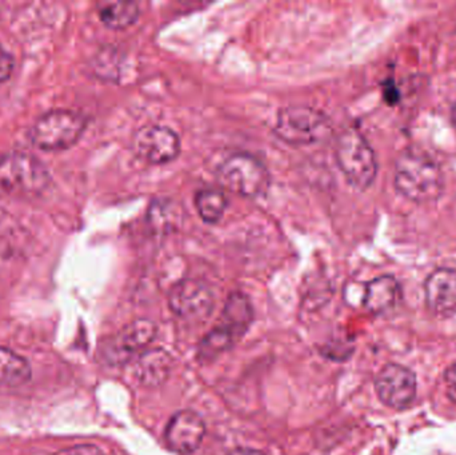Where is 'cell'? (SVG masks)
Segmentation results:
<instances>
[{
  "label": "cell",
  "mask_w": 456,
  "mask_h": 455,
  "mask_svg": "<svg viewBox=\"0 0 456 455\" xmlns=\"http://www.w3.org/2000/svg\"><path fill=\"white\" fill-rule=\"evenodd\" d=\"M157 337V326L149 320L134 321L117 336L104 342L101 357L107 365L123 366L133 360L134 355L147 349Z\"/></svg>",
  "instance_id": "52a82bcc"
},
{
  "label": "cell",
  "mask_w": 456,
  "mask_h": 455,
  "mask_svg": "<svg viewBox=\"0 0 456 455\" xmlns=\"http://www.w3.org/2000/svg\"><path fill=\"white\" fill-rule=\"evenodd\" d=\"M395 187L411 202H434L444 194V173L425 152L406 150L395 163Z\"/></svg>",
  "instance_id": "6da1fadb"
},
{
  "label": "cell",
  "mask_w": 456,
  "mask_h": 455,
  "mask_svg": "<svg viewBox=\"0 0 456 455\" xmlns=\"http://www.w3.org/2000/svg\"><path fill=\"white\" fill-rule=\"evenodd\" d=\"M383 95H385L386 102L390 104L398 103L399 101V90L396 87L394 80H387L383 85Z\"/></svg>",
  "instance_id": "603a6c76"
},
{
  "label": "cell",
  "mask_w": 456,
  "mask_h": 455,
  "mask_svg": "<svg viewBox=\"0 0 456 455\" xmlns=\"http://www.w3.org/2000/svg\"><path fill=\"white\" fill-rule=\"evenodd\" d=\"M218 179L224 189L241 197H259L270 186V174L265 166L246 152L230 155L219 166Z\"/></svg>",
  "instance_id": "8992f818"
},
{
  "label": "cell",
  "mask_w": 456,
  "mask_h": 455,
  "mask_svg": "<svg viewBox=\"0 0 456 455\" xmlns=\"http://www.w3.org/2000/svg\"><path fill=\"white\" fill-rule=\"evenodd\" d=\"M13 67H15V59L12 53L0 45V83L5 82L11 77Z\"/></svg>",
  "instance_id": "ffe728a7"
},
{
  "label": "cell",
  "mask_w": 456,
  "mask_h": 455,
  "mask_svg": "<svg viewBox=\"0 0 456 455\" xmlns=\"http://www.w3.org/2000/svg\"><path fill=\"white\" fill-rule=\"evenodd\" d=\"M51 176L45 163L26 151L5 152L0 157V192L15 198L42 194Z\"/></svg>",
  "instance_id": "7a4b0ae2"
},
{
  "label": "cell",
  "mask_w": 456,
  "mask_h": 455,
  "mask_svg": "<svg viewBox=\"0 0 456 455\" xmlns=\"http://www.w3.org/2000/svg\"><path fill=\"white\" fill-rule=\"evenodd\" d=\"M206 435L205 421L194 411H179L166 427V443L178 454H191L200 448Z\"/></svg>",
  "instance_id": "8fae6325"
},
{
  "label": "cell",
  "mask_w": 456,
  "mask_h": 455,
  "mask_svg": "<svg viewBox=\"0 0 456 455\" xmlns=\"http://www.w3.org/2000/svg\"><path fill=\"white\" fill-rule=\"evenodd\" d=\"M335 158L347 181L359 190L371 186L378 174L374 150L356 128H347L337 139Z\"/></svg>",
  "instance_id": "3957f363"
},
{
  "label": "cell",
  "mask_w": 456,
  "mask_h": 455,
  "mask_svg": "<svg viewBox=\"0 0 456 455\" xmlns=\"http://www.w3.org/2000/svg\"><path fill=\"white\" fill-rule=\"evenodd\" d=\"M195 206L200 218L208 223H216L224 216L227 199L224 192L216 189H203L195 195Z\"/></svg>",
  "instance_id": "d6986e66"
},
{
  "label": "cell",
  "mask_w": 456,
  "mask_h": 455,
  "mask_svg": "<svg viewBox=\"0 0 456 455\" xmlns=\"http://www.w3.org/2000/svg\"><path fill=\"white\" fill-rule=\"evenodd\" d=\"M5 216V206L4 203L2 202V199H0V223H2L3 219H4Z\"/></svg>",
  "instance_id": "d4e9b609"
},
{
  "label": "cell",
  "mask_w": 456,
  "mask_h": 455,
  "mask_svg": "<svg viewBox=\"0 0 456 455\" xmlns=\"http://www.w3.org/2000/svg\"><path fill=\"white\" fill-rule=\"evenodd\" d=\"M331 133L330 118L313 107H286L276 117L275 134L287 143H316L329 138Z\"/></svg>",
  "instance_id": "5b68a950"
},
{
  "label": "cell",
  "mask_w": 456,
  "mask_h": 455,
  "mask_svg": "<svg viewBox=\"0 0 456 455\" xmlns=\"http://www.w3.org/2000/svg\"><path fill=\"white\" fill-rule=\"evenodd\" d=\"M139 12L141 11L135 2H109L99 7L101 20L112 29L126 28L135 23Z\"/></svg>",
  "instance_id": "ac0fdd59"
},
{
  "label": "cell",
  "mask_w": 456,
  "mask_h": 455,
  "mask_svg": "<svg viewBox=\"0 0 456 455\" xmlns=\"http://www.w3.org/2000/svg\"><path fill=\"white\" fill-rule=\"evenodd\" d=\"M86 128V119L72 110H51L37 118L31 128V141L43 151H61L77 143Z\"/></svg>",
  "instance_id": "277c9868"
},
{
  "label": "cell",
  "mask_w": 456,
  "mask_h": 455,
  "mask_svg": "<svg viewBox=\"0 0 456 455\" xmlns=\"http://www.w3.org/2000/svg\"><path fill=\"white\" fill-rule=\"evenodd\" d=\"M402 290L398 280L391 275L375 278L367 283L363 306L372 314H383L401 301Z\"/></svg>",
  "instance_id": "5bb4252c"
},
{
  "label": "cell",
  "mask_w": 456,
  "mask_h": 455,
  "mask_svg": "<svg viewBox=\"0 0 456 455\" xmlns=\"http://www.w3.org/2000/svg\"><path fill=\"white\" fill-rule=\"evenodd\" d=\"M134 147L139 157L155 165L171 162L181 152V139L175 131L163 126H146L135 134Z\"/></svg>",
  "instance_id": "30bf717a"
},
{
  "label": "cell",
  "mask_w": 456,
  "mask_h": 455,
  "mask_svg": "<svg viewBox=\"0 0 456 455\" xmlns=\"http://www.w3.org/2000/svg\"><path fill=\"white\" fill-rule=\"evenodd\" d=\"M426 304L433 314L452 317L456 313V270H434L425 283Z\"/></svg>",
  "instance_id": "7c38bea8"
},
{
  "label": "cell",
  "mask_w": 456,
  "mask_h": 455,
  "mask_svg": "<svg viewBox=\"0 0 456 455\" xmlns=\"http://www.w3.org/2000/svg\"><path fill=\"white\" fill-rule=\"evenodd\" d=\"M452 123H454L455 127H456V102H455L454 106H452Z\"/></svg>",
  "instance_id": "484cf974"
},
{
  "label": "cell",
  "mask_w": 456,
  "mask_h": 455,
  "mask_svg": "<svg viewBox=\"0 0 456 455\" xmlns=\"http://www.w3.org/2000/svg\"><path fill=\"white\" fill-rule=\"evenodd\" d=\"M375 389L386 406L394 410H404L417 397V378L410 369L390 363L378 374Z\"/></svg>",
  "instance_id": "9c48e42d"
},
{
  "label": "cell",
  "mask_w": 456,
  "mask_h": 455,
  "mask_svg": "<svg viewBox=\"0 0 456 455\" xmlns=\"http://www.w3.org/2000/svg\"><path fill=\"white\" fill-rule=\"evenodd\" d=\"M444 384H446V392L450 400L456 403V363L450 366L444 373Z\"/></svg>",
  "instance_id": "7402d4cb"
},
{
  "label": "cell",
  "mask_w": 456,
  "mask_h": 455,
  "mask_svg": "<svg viewBox=\"0 0 456 455\" xmlns=\"http://www.w3.org/2000/svg\"><path fill=\"white\" fill-rule=\"evenodd\" d=\"M168 305L174 314L182 320L200 321L211 314L216 299L206 283L197 280H184L171 288Z\"/></svg>",
  "instance_id": "ba28073f"
},
{
  "label": "cell",
  "mask_w": 456,
  "mask_h": 455,
  "mask_svg": "<svg viewBox=\"0 0 456 455\" xmlns=\"http://www.w3.org/2000/svg\"><path fill=\"white\" fill-rule=\"evenodd\" d=\"M31 379V366L26 358L0 346V386L19 387Z\"/></svg>",
  "instance_id": "9a60e30c"
},
{
  "label": "cell",
  "mask_w": 456,
  "mask_h": 455,
  "mask_svg": "<svg viewBox=\"0 0 456 455\" xmlns=\"http://www.w3.org/2000/svg\"><path fill=\"white\" fill-rule=\"evenodd\" d=\"M173 366V357L165 349L144 350L136 360L134 376L143 386L157 387L168 378Z\"/></svg>",
  "instance_id": "4fadbf2b"
},
{
  "label": "cell",
  "mask_w": 456,
  "mask_h": 455,
  "mask_svg": "<svg viewBox=\"0 0 456 455\" xmlns=\"http://www.w3.org/2000/svg\"><path fill=\"white\" fill-rule=\"evenodd\" d=\"M53 455H106L95 445H77L63 449Z\"/></svg>",
  "instance_id": "44dd1931"
},
{
  "label": "cell",
  "mask_w": 456,
  "mask_h": 455,
  "mask_svg": "<svg viewBox=\"0 0 456 455\" xmlns=\"http://www.w3.org/2000/svg\"><path fill=\"white\" fill-rule=\"evenodd\" d=\"M230 455H265L262 451H255V449L240 448L233 451Z\"/></svg>",
  "instance_id": "cb8c5ba5"
},
{
  "label": "cell",
  "mask_w": 456,
  "mask_h": 455,
  "mask_svg": "<svg viewBox=\"0 0 456 455\" xmlns=\"http://www.w3.org/2000/svg\"><path fill=\"white\" fill-rule=\"evenodd\" d=\"M241 337L235 331L219 325V328L214 329L213 331L206 336V338L200 342V349H198V358L200 361L216 360L219 355L230 350Z\"/></svg>",
  "instance_id": "e0dca14e"
},
{
  "label": "cell",
  "mask_w": 456,
  "mask_h": 455,
  "mask_svg": "<svg viewBox=\"0 0 456 455\" xmlns=\"http://www.w3.org/2000/svg\"><path fill=\"white\" fill-rule=\"evenodd\" d=\"M251 321L252 307L248 298L241 293L231 294L222 313L221 325L241 337L248 330Z\"/></svg>",
  "instance_id": "2e32d148"
}]
</instances>
